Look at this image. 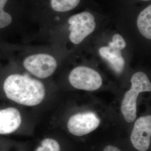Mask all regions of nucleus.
I'll list each match as a JSON object with an SVG mask.
<instances>
[{
	"instance_id": "1",
	"label": "nucleus",
	"mask_w": 151,
	"mask_h": 151,
	"mask_svg": "<svg viewBox=\"0 0 151 151\" xmlns=\"http://www.w3.org/2000/svg\"><path fill=\"white\" fill-rule=\"evenodd\" d=\"M6 96L15 103L33 106L42 103L45 96L43 84L27 75L12 74L4 82Z\"/></svg>"
},
{
	"instance_id": "2",
	"label": "nucleus",
	"mask_w": 151,
	"mask_h": 151,
	"mask_svg": "<svg viewBox=\"0 0 151 151\" xmlns=\"http://www.w3.org/2000/svg\"><path fill=\"white\" fill-rule=\"evenodd\" d=\"M132 86L125 93L121 105V111L128 123H132L137 117V100L139 94L151 91V83L143 72H137L131 78Z\"/></svg>"
},
{
	"instance_id": "3",
	"label": "nucleus",
	"mask_w": 151,
	"mask_h": 151,
	"mask_svg": "<svg viewBox=\"0 0 151 151\" xmlns=\"http://www.w3.org/2000/svg\"><path fill=\"white\" fill-rule=\"evenodd\" d=\"M68 22L70 24V39L75 44L81 43L96 27L94 16L86 11L71 16Z\"/></svg>"
},
{
	"instance_id": "4",
	"label": "nucleus",
	"mask_w": 151,
	"mask_h": 151,
	"mask_svg": "<svg viewBox=\"0 0 151 151\" xmlns=\"http://www.w3.org/2000/svg\"><path fill=\"white\" fill-rule=\"evenodd\" d=\"M69 81L76 88L95 91L99 89L103 83L100 75L93 69L86 66H78L71 71Z\"/></svg>"
},
{
	"instance_id": "5",
	"label": "nucleus",
	"mask_w": 151,
	"mask_h": 151,
	"mask_svg": "<svg viewBox=\"0 0 151 151\" xmlns=\"http://www.w3.org/2000/svg\"><path fill=\"white\" fill-rule=\"evenodd\" d=\"M23 65L27 71L39 78H45L52 75L57 67L55 58L44 53L28 56L24 60Z\"/></svg>"
},
{
	"instance_id": "6",
	"label": "nucleus",
	"mask_w": 151,
	"mask_h": 151,
	"mask_svg": "<svg viewBox=\"0 0 151 151\" xmlns=\"http://www.w3.org/2000/svg\"><path fill=\"white\" fill-rule=\"evenodd\" d=\"M100 120L92 112L78 113L72 115L68 120L67 128L71 134L76 136H83L97 129Z\"/></svg>"
},
{
	"instance_id": "7",
	"label": "nucleus",
	"mask_w": 151,
	"mask_h": 151,
	"mask_svg": "<svg viewBox=\"0 0 151 151\" xmlns=\"http://www.w3.org/2000/svg\"><path fill=\"white\" fill-rule=\"evenodd\" d=\"M133 147L139 151H147L151 141V116H142L135 121L130 135Z\"/></svg>"
},
{
	"instance_id": "8",
	"label": "nucleus",
	"mask_w": 151,
	"mask_h": 151,
	"mask_svg": "<svg viewBox=\"0 0 151 151\" xmlns=\"http://www.w3.org/2000/svg\"><path fill=\"white\" fill-rule=\"evenodd\" d=\"M21 123L22 116L16 108L0 110V134H9L15 132Z\"/></svg>"
},
{
	"instance_id": "9",
	"label": "nucleus",
	"mask_w": 151,
	"mask_h": 151,
	"mask_svg": "<svg viewBox=\"0 0 151 151\" xmlns=\"http://www.w3.org/2000/svg\"><path fill=\"white\" fill-rule=\"evenodd\" d=\"M99 52L100 56L108 61L115 72L120 73L123 72L125 66V60L121 50L108 45L101 47Z\"/></svg>"
},
{
	"instance_id": "10",
	"label": "nucleus",
	"mask_w": 151,
	"mask_h": 151,
	"mask_svg": "<svg viewBox=\"0 0 151 151\" xmlns=\"http://www.w3.org/2000/svg\"><path fill=\"white\" fill-rule=\"evenodd\" d=\"M137 27L140 34L148 39H151V5L140 12L137 19Z\"/></svg>"
},
{
	"instance_id": "11",
	"label": "nucleus",
	"mask_w": 151,
	"mask_h": 151,
	"mask_svg": "<svg viewBox=\"0 0 151 151\" xmlns=\"http://www.w3.org/2000/svg\"><path fill=\"white\" fill-rule=\"evenodd\" d=\"M81 0H50V5L54 11L67 12L75 9Z\"/></svg>"
},
{
	"instance_id": "12",
	"label": "nucleus",
	"mask_w": 151,
	"mask_h": 151,
	"mask_svg": "<svg viewBox=\"0 0 151 151\" xmlns=\"http://www.w3.org/2000/svg\"><path fill=\"white\" fill-rule=\"evenodd\" d=\"M9 0H0V29L9 26L12 22V17L5 11V6Z\"/></svg>"
},
{
	"instance_id": "13",
	"label": "nucleus",
	"mask_w": 151,
	"mask_h": 151,
	"mask_svg": "<svg viewBox=\"0 0 151 151\" xmlns=\"http://www.w3.org/2000/svg\"><path fill=\"white\" fill-rule=\"evenodd\" d=\"M60 144L57 140L46 138L42 140L41 145L38 147L36 151H60Z\"/></svg>"
},
{
	"instance_id": "14",
	"label": "nucleus",
	"mask_w": 151,
	"mask_h": 151,
	"mask_svg": "<svg viewBox=\"0 0 151 151\" xmlns=\"http://www.w3.org/2000/svg\"><path fill=\"white\" fill-rule=\"evenodd\" d=\"M126 42L124 38L119 34H116L114 35L112 41L109 43V46L118 49L120 50L125 48L126 47Z\"/></svg>"
},
{
	"instance_id": "15",
	"label": "nucleus",
	"mask_w": 151,
	"mask_h": 151,
	"mask_svg": "<svg viewBox=\"0 0 151 151\" xmlns=\"http://www.w3.org/2000/svg\"><path fill=\"white\" fill-rule=\"evenodd\" d=\"M103 151H121L118 148L112 145L106 146Z\"/></svg>"
},
{
	"instance_id": "16",
	"label": "nucleus",
	"mask_w": 151,
	"mask_h": 151,
	"mask_svg": "<svg viewBox=\"0 0 151 151\" xmlns=\"http://www.w3.org/2000/svg\"><path fill=\"white\" fill-rule=\"evenodd\" d=\"M142 1H150V0H142Z\"/></svg>"
}]
</instances>
